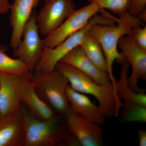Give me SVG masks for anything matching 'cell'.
<instances>
[{
    "label": "cell",
    "instance_id": "obj_1",
    "mask_svg": "<svg viewBox=\"0 0 146 146\" xmlns=\"http://www.w3.org/2000/svg\"><path fill=\"white\" fill-rule=\"evenodd\" d=\"M119 16V18H113L117 25L94 24L88 31L102 48L107 64V73L117 96V82L113 74V64L115 61L121 63L125 59L118 50L119 41L124 35H131L135 25H144V22L138 17L131 16L127 12Z\"/></svg>",
    "mask_w": 146,
    "mask_h": 146
},
{
    "label": "cell",
    "instance_id": "obj_2",
    "mask_svg": "<svg viewBox=\"0 0 146 146\" xmlns=\"http://www.w3.org/2000/svg\"><path fill=\"white\" fill-rule=\"evenodd\" d=\"M56 69L65 76L69 85L74 90L95 97L106 117H118L122 102L116 95L111 84H99L88 76L65 63H58Z\"/></svg>",
    "mask_w": 146,
    "mask_h": 146
},
{
    "label": "cell",
    "instance_id": "obj_3",
    "mask_svg": "<svg viewBox=\"0 0 146 146\" xmlns=\"http://www.w3.org/2000/svg\"><path fill=\"white\" fill-rule=\"evenodd\" d=\"M24 146H80L58 117L48 120L34 117L24 107Z\"/></svg>",
    "mask_w": 146,
    "mask_h": 146
},
{
    "label": "cell",
    "instance_id": "obj_4",
    "mask_svg": "<svg viewBox=\"0 0 146 146\" xmlns=\"http://www.w3.org/2000/svg\"><path fill=\"white\" fill-rule=\"evenodd\" d=\"M31 81L39 96L56 114L65 117L70 112V104L66 95L69 84L68 80L56 69L51 72L32 73Z\"/></svg>",
    "mask_w": 146,
    "mask_h": 146
},
{
    "label": "cell",
    "instance_id": "obj_5",
    "mask_svg": "<svg viewBox=\"0 0 146 146\" xmlns=\"http://www.w3.org/2000/svg\"><path fill=\"white\" fill-rule=\"evenodd\" d=\"M113 21L104 15L96 14L86 26L66 38L55 46L44 49L34 72L41 73L51 72L56 70L58 63L76 47L80 46L86 33L94 24L112 25Z\"/></svg>",
    "mask_w": 146,
    "mask_h": 146
},
{
    "label": "cell",
    "instance_id": "obj_6",
    "mask_svg": "<svg viewBox=\"0 0 146 146\" xmlns=\"http://www.w3.org/2000/svg\"><path fill=\"white\" fill-rule=\"evenodd\" d=\"M32 73L0 74V119L21 110L24 89Z\"/></svg>",
    "mask_w": 146,
    "mask_h": 146
},
{
    "label": "cell",
    "instance_id": "obj_7",
    "mask_svg": "<svg viewBox=\"0 0 146 146\" xmlns=\"http://www.w3.org/2000/svg\"><path fill=\"white\" fill-rule=\"evenodd\" d=\"M35 10L24 27L22 39L14 49L13 54L23 61L34 72L44 50L43 39L40 37Z\"/></svg>",
    "mask_w": 146,
    "mask_h": 146
},
{
    "label": "cell",
    "instance_id": "obj_8",
    "mask_svg": "<svg viewBox=\"0 0 146 146\" xmlns=\"http://www.w3.org/2000/svg\"><path fill=\"white\" fill-rule=\"evenodd\" d=\"M101 9L96 4L88 5L75 9L61 25L43 39L44 49L52 48L69 36L84 27L92 17L100 12Z\"/></svg>",
    "mask_w": 146,
    "mask_h": 146
},
{
    "label": "cell",
    "instance_id": "obj_9",
    "mask_svg": "<svg viewBox=\"0 0 146 146\" xmlns=\"http://www.w3.org/2000/svg\"><path fill=\"white\" fill-rule=\"evenodd\" d=\"M76 9L73 0H44L36 21L39 34L46 36L60 26Z\"/></svg>",
    "mask_w": 146,
    "mask_h": 146
},
{
    "label": "cell",
    "instance_id": "obj_10",
    "mask_svg": "<svg viewBox=\"0 0 146 146\" xmlns=\"http://www.w3.org/2000/svg\"><path fill=\"white\" fill-rule=\"evenodd\" d=\"M120 52L132 67V73L128 78V82L131 89L135 92L144 89L138 86L139 80L146 79V51L136 44L131 35H124L118 43Z\"/></svg>",
    "mask_w": 146,
    "mask_h": 146
},
{
    "label": "cell",
    "instance_id": "obj_11",
    "mask_svg": "<svg viewBox=\"0 0 146 146\" xmlns=\"http://www.w3.org/2000/svg\"><path fill=\"white\" fill-rule=\"evenodd\" d=\"M64 117L68 131L77 140L80 146L102 145L103 131L100 125L71 112H68Z\"/></svg>",
    "mask_w": 146,
    "mask_h": 146
},
{
    "label": "cell",
    "instance_id": "obj_12",
    "mask_svg": "<svg viewBox=\"0 0 146 146\" xmlns=\"http://www.w3.org/2000/svg\"><path fill=\"white\" fill-rule=\"evenodd\" d=\"M121 64L119 80L117 82V91L120 99L123 101L120 115L125 116L133 114L142 107H146V95L145 89L136 92L131 89L128 82V71L130 65L125 59Z\"/></svg>",
    "mask_w": 146,
    "mask_h": 146
},
{
    "label": "cell",
    "instance_id": "obj_13",
    "mask_svg": "<svg viewBox=\"0 0 146 146\" xmlns=\"http://www.w3.org/2000/svg\"><path fill=\"white\" fill-rule=\"evenodd\" d=\"M41 1L14 0L11 4L10 22L12 32L10 45L13 49L21 41L24 27Z\"/></svg>",
    "mask_w": 146,
    "mask_h": 146
},
{
    "label": "cell",
    "instance_id": "obj_14",
    "mask_svg": "<svg viewBox=\"0 0 146 146\" xmlns=\"http://www.w3.org/2000/svg\"><path fill=\"white\" fill-rule=\"evenodd\" d=\"M24 107L0 119V146H24Z\"/></svg>",
    "mask_w": 146,
    "mask_h": 146
},
{
    "label": "cell",
    "instance_id": "obj_15",
    "mask_svg": "<svg viewBox=\"0 0 146 146\" xmlns=\"http://www.w3.org/2000/svg\"><path fill=\"white\" fill-rule=\"evenodd\" d=\"M66 95L70 112L78 114L98 125L104 124L106 118L99 106L94 104L86 94L75 91L69 84Z\"/></svg>",
    "mask_w": 146,
    "mask_h": 146
},
{
    "label": "cell",
    "instance_id": "obj_16",
    "mask_svg": "<svg viewBox=\"0 0 146 146\" xmlns=\"http://www.w3.org/2000/svg\"><path fill=\"white\" fill-rule=\"evenodd\" d=\"M60 62L76 68L99 84L106 85L111 84L107 73L101 70L94 65L80 46L72 50Z\"/></svg>",
    "mask_w": 146,
    "mask_h": 146
},
{
    "label": "cell",
    "instance_id": "obj_17",
    "mask_svg": "<svg viewBox=\"0 0 146 146\" xmlns=\"http://www.w3.org/2000/svg\"><path fill=\"white\" fill-rule=\"evenodd\" d=\"M21 101L27 106L30 114L38 119L51 120L58 117L54 110L36 93L31 78L26 84Z\"/></svg>",
    "mask_w": 146,
    "mask_h": 146
},
{
    "label": "cell",
    "instance_id": "obj_18",
    "mask_svg": "<svg viewBox=\"0 0 146 146\" xmlns=\"http://www.w3.org/2000/svg\"><path fill=\"white\" fill-rule=\"evenodd\" d=\"M80 46L87 57L97 68L103 72L107 73L106 60L101 46L100 43L89 34L88 31Z\"/></svg>",
    "mask_w": 146,
    "mask_h": 146
},
{
    "label": "cell",
    "instance_id": "obj_19",
    "mask_svg": "<svg viewBox=\"0 0 146 146\" xmlns=\"http://www.w3.org/2000/svg\"><path fill=\"white\" fill-rule=\"evenodd\" d=\"M7 50L0 45V74L16 75L31 72L29 67L21 59L7 55L5 53Z\"/></svg>",
    "mask_w": 146,
    "mask_h": 146
},
{
    "label": "cell",
    "instance_id": "obj_20",
    "mask_svg": "<svg viewBox=\"0 0 146 146\" xmlns=\"http://www.w3.org/2000/svg\"><path fill=\"white\" fill-rule=\"evenodd\" d=\"M101 9H106L119 16L127 12L128 0H88Z\"/></svg>",
    "mask_w": 146,
    "mask_h": 146
},
{
    "label": "cell",
    "instance_id": "obj_21",
    "mask_svg": "<svg viewBox=\"0 0 146 146\" xmlns=\"http://www.w3.org/2000/svg\"><path fill=\"white\" fill-rule=\"evenodd\" d=\"M141 24H137L133 27L131 35L141 48L146 51V27Z\"/></svg>",
    "mask_w": 146,
    "mask_h": 146
},
{
    "label": "cell",
    "instance_id": "obj_22",
    "mask_svg": "<svg viewBox=\"0 0 146 146\" xmlns=\"http://www.w3.org/2000/svg\"><path fill=\"white\" fill-rule=\"evenodd\" d=\"M146 9V0H128L127 12L131 16H137Z\"/></svg>",
    "mask_w": 146,
    "mask_h": 146
},
{
    "label": "cell",
    "instance_id": "obj_23",
    "mask_svg": "<svg viewBox=\"0 0 146 146\" xmlns=\"http://www.w3.org/2000/svg\"><path fill=\"white\" fill-rule=\"evenodd\" d=\"M10 0H0V14L7 13L9 11L11 4Z\"/></svg>",
    "mask_w": 146,
    "mask_h": 146
},
{
    "label": "cell",
    "instance_id": "obj_24",
    "mask_svg": "<svg viewBox=\"0 0 146 146\" xmlns=\"http://www.w3.org/2000/svg\"><path fill=\"white\" fill-rule=\"evenodd\" d=\"M138 141L140 146H146V131L145 129L138 130Z\"/></svg>",
    "mask_w": 146,
    "mask_h": 146
},
{
    "label": "cell",
    "instance_id": "obj_25",
    "mask_svg": "<svg viewBox=\"0 0 146 146\" xmlns=\"http://www.w3.org/2000/svg\"><path fill=\"white\" fill-rule=\"evenodd\" d=\"M141 21L142 22H146V9L143 11L140 14H139L138 16H137Z\"/></svg>",
    "mask_w": 146,
    "mask_h": 146
}]
</instances>
